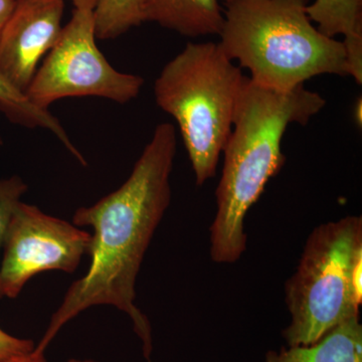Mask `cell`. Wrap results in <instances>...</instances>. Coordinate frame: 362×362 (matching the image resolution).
<instances>
[{"mask_svg":"<svg viewBox=\"0 0 362 362\" xmlns=\"http://www.w3.org/2000/svg\"><path fill=\"white\" fill-rule=\"evenodd\" d=\"M177 149L175 126H156L128 180L115 192L74 214L73 223L90 226L89 269L69 288L35 350L45 352L64 325L81 312L109 305L127 314L151 361L152 327L135 304L143 259L171 202L170 175Z\"/></svg>","mask_w":362,"mask_h":362,"instance_id":"cell-1","label":"cell"},{"mask_svg":"<svg viewBox=\"0 0 362 362\" xmlns=\"http://www.w3.org/2000/svg\"><path fill=\"white\" fill-rule=\"evenodd\" d=\"M325 105L320 94L304 86L278 92L247 78L223 150L216 214L209 228L214 263H235L246 252L245 220L268 181L284 165L282 139L288 126L306 125Z\"/></svg>","mask_w":362,"mask_h":362,"instance_id":"cell-2","label":"cell"},{"mask_svg":"<svg viewBox=\"0 0 362 362\" xmlns=\"http://www.w3.org/2000/svg\"><path fill=\"white\" fill-rule=\"evenodd\" d=\"M218 45L267 89L289 92L320 75L350 76L341 40L312 23L309 0L228 2Z\"/></svg>","mask_w":362,"mask_h":362,"instance_id":"cell-3","label":"cell"},{"mask_svg":"<svg viewBox=\"0 0 362 362\" xmlns=\"http://www.w3.org/2000/svg\"><path fill=\"white\" fill-rule=\"evenodd\" d=\"M247 78L218 44L188 42L154 83L157 106L177 123L199 187L216 175Z\"/></svg>","mask_w":362,"mask_h":362,"instance_id":"cell-4","label":"cell"},{"mask_svg":"<svg viewBox=\"0 0 362 362\" xmlns=\"http://www.w3.org/2000/svg\"><path fill=\"white\" fill-rule=\"evenodd\" d=\"M362 258V218L347 216L317 226L308 235L295 273L285 283L290 323L288 346L309 345L359 316L352 272Z\"/></svg>","mask_w":362,"mask_h":362,"instance_id":"cell-5","label":"cell"},{"mask_svg":"<svg viewBox=\"0 0 362 362\" xmlns=\"http://www.w3.org/2000/svg\"><path fill=\"white\" fill-rule=\"evenodd\" d=\"M96 40L94 11L75 9L25 90L28 99L49 109L64 98L99 97L119 104L137 98L144 78L114 69Z\"/></svg>","mask_w":362,"mask_h":362,"instance_id":"cell-6","label":"cell"},{"mask_svg":"<svg viewBox=\"0 0 362 362\" xmlns=\"http://www.w3.org/2000/svg\"><path fill=\"white\" fill-rule=\"evenodd\" d=\"M90 243V233L21 202L2 243L0 299H16L42 272L73 273L89 252Z\"/></svg>","mask_w":362,"mask_h":362,"instance_id":"cell-7","label":"cell"},{"mask_svg":"<svg viewBox=\"0 0 362 362\" xmlns=\"http://www.w3.org/2000/svg\"><path fill=\"white\" fill-rule=\"evenodd\" d=\"M64 0H16L0 35V75L25 94L61 35Z\"/></svg>","mask_w":362,"mask_h":362,"instance_id":"cell-8","label":"cell"},{"mask_svg":"<svg viewBox=\"0 0 362 362\" xmlns=\"http://www.w3.org/2000/svg\"><path fill=\"white\" fill-rule=\"evenodd\" d=\"M142 20L197 37L220 35L225 21L220 0H142Z\"/></svg>","mask_w":362,"mask_h":362,"instance_id":"cell-9","label":"cell"},{"mask_svg":"<svg viewBox=\"0 0 362 362\" xmlns=\"http://www.w3.org/2000/svg\"><path fill=\"white\" fill-rule=\"evenodd\" d=\"M323 35H343L350 76L362 83V0H314L306 8Z\"/></svg>","mask_w":362,"mask_h":362,"instance_id":"cell-10","label":"cell"},{"mask_svg":"<svg viewBox=\"0 0 362 362\" xmlns=\"http://www.w3.org/2000/svg\"><path fill=\"white\" fill-rule=\"evenodd\" d=\"M266 362H362L359 316L339 324L312 344L271 350Z\"/></svg>","mask_w":362,"mask_h":362,"instance_id":"cell-11","label":"cell"},{"mask_svg":"<svg viewBox=\"0 0 362 362\" xmlns=\"http://www.w3.org/2000/svg\"><path fill=\"white\" fill-rule=\"evenodd\" d=\"M0 111L11 122L26 128H42L52 132L59 142L75 156L81 164L87 165L84 156L75 146L68 133L56 116L49 109H42L33 104L25 94L16 89L0 75Z\"/></svg>","mask_w":362,"mask_h":362,"instance_id":"cell-12","label":"cell"},{"mask_svg":"<svg viewBox=\"0 0 362 362\" xmlns=\"http://www.w3.org/2000/svg\"><path fill=\"white\" fill-rule=\"evenodd\" d=\"M142 0H100L94 11L97 39L114 40L141 25Z\"/></svg>","mask_w":362,"mask_h":362,"instance_id":"cell-13","label":"cell"},{"mask_svg":"<svg viewBox=\"0 0 362 362\" xmlns=\"http://www.w3.org/2000/svg\"><path fill=\"white\" fill-rule=\"evenodd\" d=\"M28 189V185L20 176L0 180V249L11 216Z\"/></svg>","mask_w":362,"mask_h":362,"instance_id":"cell-14","label":"cell"},{"mask_svg":"<svg viewBox=\"0 0 362 362\" xmlns=\"http://www.w3.org/2000/svg\"><path fill=\"white\" fill-rule=\"evenodd\" d=\"M35 349L33 340L13 337L0 328V362L30 354Z\"/></svg>","mask_w":362,"mask_h":362,"instance_id":"cell-15","label":"cell"},{"mask_svg":"<svg viewBox=\"0 0 362 362\" xmlns=\"http://www.w3.org/2000/svg\"><path fill=\"white\" fill-rule=\"evenodd\" d=\"M14 6H16V0H0V35L9 16L13 13Z\"/></svg>","mask_w":362,"mask_h":362,"instance_id":"cell-16","label":"cell"},{"mask_svg":"<svg viewBox=\"0 0 362 362\" xmlns=\"http://www.w3.org/2000/svg\"><path fill=\"white\" fill-rule=\"evenodd\" d=\"M1 362H47L45 357V352H37L35 349L30 354H23V356H18L11 357V358L6 359Z\"/></svg>","mask_w":362,"mask_h":362,"instance_id":"cell-17","label":"cell"},{"mask_svg":"<svg viewBox=\"0 0 362 362\" xmlns=\"http://www.w3.org/2000/svg\"><path fill=\"white\" fill-rule=\"evenodd\" d=\"M75 9H90L95 11L100 0H71Z\"/></svg>","mask_w":362,"mask_h":362,"instance_id":"cell-18","label":"cell"},{"mask_svg":"<svg viewBox=\"0 0 362 362\" xmlns=\"http://www.w3.org/2000/svg\"><path fill=\"white\" fill-rule=\"evenodd\" d=\"M66 362H99L96 361H90V359H88V361H78V359H70V361Z\"/></svg>","mask_w":362,"mask_h":362,"instance_id":"cell-19","label":"cell"},{"mask_svg":"<svg viewBox=\"0 0 362 362\" xmlns=\"http://www.w3.org/2000/svg\"><path fill=\"white\" fill-rule=\"evenodd\" d=\"M225 1L226 2V4H228V2L233 1V0H225Z\"/></svg>","mask_w":362,"mask_h":362,"instance_id":"cell-20","label":"cell"},{"mask_svg":"<svg viewBox=\"0 0 362 362\" xmlns=\"http://www.w3.org/2000/svg\"><path fill=\"white\" fill-rule=\"evenodd\" d=\"M1 143H2L1 138H0V145H1Z\"/></svg>","mask_w":362,"mask_h":362,"instance_id":"cell-21","label":"cell"}]
</instances>
